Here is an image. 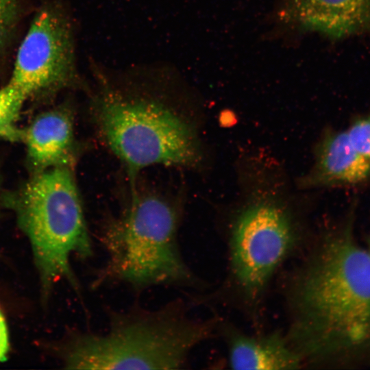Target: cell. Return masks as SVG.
Listing matches in <instances>:
<instances>
[{
  "label": "cell",
  "instance_id": "cell-15",
  "mask_svg": "<svg viewBox=\"0 0 370 370\" xmlns=\"http://www.w3.org/2000/svg\"><path fill=\"white\" fill-rule=\"evenodd\" d=\"M10 349L9 334L4 313L0 308V362L5 361Z\"/></svg>",
  "mask_w": 370,
  "mask_h": 370
},
{
  "label": "cell",
  "instance_id": "cell-8",
  "mask_svg": "<svg viewBox=\"0 0 370 370\" xmlns=\"http://www.w3.org/2000/svg\"><path fill=\"white\" fill-rule=\"evenodd\" d=\"M370 180V164L352 145L345 130L329 129L316 145L314 162L299 181L302 188L353 187Z\"/></svg>",
  "mask_w": 370,
  "mask_h": 370
},
{
  "label": "cell",
  "instance_id": "cell-10",
  "mask_svg": "<svg viewBox=\"0 0 370 370\" xmlns=\"http://www.w3.org/2000/svg\"><path fill=\"white\" fill-rule=\"evenodd\" d=\"M22 140L34 173L71 166L75 149L71 112L66 107H59L40 114L23 130Z\"/></svg>",
  "mask_w": 370,
  "mask_h": 370
},
{
  "label": "cell",
  "instance_id": "cell-11",
  "mask_svg": "<svg viewBox=\"0 0 370 370\" xmlns=\"http://www.w3.org/2000/svg\"><path fill=\"white\" fill-rule=\"evenodd\" d=\"M230 368L236 370H289L304 364L288 337L279 332L251 335L227 325L223 329Z\"/></svg>",
  "mask_w": 370,
  "mask_h": 370
},
{
  "label": "cell",
  "instance_id": "cell-7",
  "mask_svg": "<svg viewBox=\"0 0 370 370\" xmlns=\"http://www.w3.org/2000/svg\"><path fill=\"white\" fill-rule=\"evenodd\" d=\"M77 80L70 20L60 5L44 4L18 47L9 82L29 98L55 92Z\"/></svg>",
  "mask_w": 370,
  "mask_h": 370
},
{
  "label": "cell",
  "instance_id": "cell-2",
  "mask_svg": "<svg viewBox=\"0 0 370 370\" xmlns=\"http://www.w3.org/2000/svg\"><path fill=\"white\" fill-rule=\"evenodd\" d=\"M215 326L214 320L190 317L181 301L156 310H110L105 332L76 331L60 354L66 369H179Z\"/></svg>",
  "mask_w": 370,
  "mask_h": 370
},
{
  "label": "cell",
  "instance_id": "cell-12",
  "mask_svg": "<svg viewBox=\"0 0 370 370\" xmlns=\"http://www.w3.org/2000/svg\"><path fill=\"white\" fill-rule=\"evenodd\" d=\"M27 96L8 82L0 88V140H22L23 130L16 126Z\"/></svg>",
  "mask_w": 370,
  "mask_h": 370
},
{
  "label": "cell",
  "instance_id": "cell-3",
  "mask_svg": "<svg viewBox=\"0 0 370 370\" xmlns=\"http://www.w3.org/2000/svg\"><path fill=\"white\" fill-rule=\"evenodd\" d=\"M180 212L168 200L135 193L102 227L107 260L95 282L125 283L140 291L156 286H193L195 277L178 243Z\"/></svg>",
  "mask_w": 370,
  "mask_h": 370
},
{
  "label": "cell",
  "instance_id": "cell-9",
  "mask_svg": "<svg viewBox=\"0 0 370 370\" xmlns=\"http://www.w3.org/2000/svg\"><path fill=\"white\" fill-rule=\"evenodd\" d=\"M283 12L302 30L333 39L370 31V0H284Z\"/></svg>",
  "mask_w": 370,
  "mask_h": 370
},
{
  "label": "cell",
  "instance_id": "cell-4",
  "mask_svg": "<svg viewBox=\"0 0 370 370\" xmlns=\"http://www.w3.org/2000/svg\"><path fill=\"white\" fill-rule=\"evenodd\" d=\"M6 201L29 239L43 294L61 280L78 290L71 258H90L92 247L71 166L34 173Z\"/></svg>",
  "mask_w": 370,
  "mask_h": 370
},
{
  "label": "cell",
  "instance_id": "cell-1",
  "mask_svg": "<svg viewBox=\"0 0 370 370\" xmlns=\"http://www.w3.org/2000/svg\"><path fill=\"white\" fill-rule=\"evenodd\" d=\"M357 208L321 233L290 286L287 337L307 364L370 369V253L356 237Z\"/></svg>",
  "mask_w": 370,
  "mask_h": 370
},
{
  "label": "cell",
  "instance_id": "cell-16",
  "mask_svg": "<svg viewBox=\"0 0 370 370\" xmlns=\"http://www.w3.org/2000/svg\"><path fill=\"white\" fill-rule=\"evenodd\" d=\"M367 249L369 250V253H370V236L368 238V241H367Z\"/></svg>",
  "mask_w": 370,
  "mask_h": 370
},
{
  "label": "cell",
  "instance_id": "cell-13",
  "mask_svg": "<svg viewBox=\"0 0 370 370\" xmlns=\"http://www.w3.org/2000/svg\"><path fill=\"white\" fill-rule=\"evenodd\" d=\"M22 0H0V56L5 51L18 23Z\"/></svg>",
  "mask_w": 370,
  "mask_h": 370
},
{
  "label": "cell",
  "instance_id": "cell-6",
  "mask_svg": "<svg viewBox=\"0 0 370 370\" xmlns=\"http://www.w3.org/2000/svg\"><path fill=\"white\" fill-rule=\"evenodd\" d=\"M302 238L301 221L281 193L263 185L249 190L230 220L227 238V283L249 310L260 304Z\"/></svg>",
  "mask_w": 370,
  "mask_h": 370
},
{
  "label": "cell",
  "instance_id": "cell-5",
  "mask_svg": "<svg viewBox=\"0 0 370 370\" xmlns=\"http://www.w3.org/2000/svg\"><path fill=\"white\" fill-rule=\"evenodd\" d=\"M99 132L132 177L156 165L193 167L202 160L194 125L155 98L108 89L94 102Z\"/></svg>",
  "mask_w": 370,
  "mask_h": 370
},
{
  "label": "cell",
  "instance_id": "cell-14",
  "mask_svg": "<svg viewBox=\"0 0 370 370\" xmlns=\"http://www.w3.org/2000/svg\"><path fill=\"white\" fill-rule=\"evenodd\" d=\"M345 132L353 147L370 164V114L356 119Z\"/></svg>",
  "mask_w": 370,
  "mask_h": 370
}]
</instances>
